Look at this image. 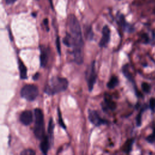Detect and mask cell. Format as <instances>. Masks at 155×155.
<instances>
[{"label":"cell","instance_id":"6da1fadb","mask_svg":"<svg viewBox=\"0 0 155 155\" xmlns=\"http://www.w3.org/2000/svg\"><path fill=\"white\" fill-rule=\"evenodd\" d=\"M68 25L71 36V47L73 48L74 61L77 64L81 65L84 62V41L81 27L78 19L74 15L69 16Z\"/></svg>","mask_w":155,"mask_h":155},{"label":"cell","instance_id":"7a4b0ae2","mask_svg":"<svg viewBox=\"0 0 155 155\" xmlns=\"http://www.w3.org/2000/svg\"><path fill=\"white\" fill-rule=\"evenodd\" d=\"M68 82L64 78H51L45 87L44 92L48 95H53L66 90L68 88Z\"/></svg>","mask_w":155,"mask_h":155},{"label":"cell","instance_id":"3957f363","mask_svg":"<svg viewBox=\"0 0 155 155\" xmlns=\"http://www.w3.org/2000/svg\"><path fill=\"white\" fill-rule=\"evenodd\" d=\"M35 126L33 132L35 137L38 139L42 140L45 136L44 131V115L42 110L39 108L34 110Z\"/></svg>","mask_w":155,"mask_h":155},{"label":"cell","instance_id":"277c9868","mask_svg":"<svg viewBox=\"0 0 155 155\" xmlns=\"http://www.w3.org/2000/svg\"><path fill=\"white\" fill-rule=\"evenodd\" d=\"M21 96L28 101H34L39 94L38 87L33 84L24 85L21 90Z\"/></svg>","mask_w":155,"mask_h":155},{"label":"cell","instance_id":"5b68a950","mask_svg":"<svg viewBox=\"0 0 155 155\" xmlns=\"http://www.w3.org/2000/svg\"><path fill=\"white\" fill-rule=\"evenodd\" d=\"M85 78L87 79L88 90L90 91H91L93 89L94 85L97 79V73L95 68L94 61L92 62L90 65L87 69V71L85 73Z\"/></svg>","mask_w":155,"mask_h":155},{"label":"cell","instance_id":"8992f818","mask_svg":"<svg viewBox=\"0 0 155 155\" xmlns=\"http://www.w3.org/2000/svg\"><path fill=\"white\" fill-rule=\"evenodd\" d=\"M88 119L94 125L98 127L101 125L106 124L107 120L101 118L96 110H89L88 111Z\"/></svg>","mask_w":155,"mask_h":155},{"label":"cell","instance_id":"52a82bcc","mask_svg":"<svg viewBox=\"0 0 155 155\" xmlns=\"http://www.w3.org/2000/svg\"><path fill=\"white\" fill-rule=\"evenodd\" d=\"M102 36L99 42L101 47H106L110 39V30L107 25H105L102 30Z\"/></svg>","mask_w":155,"mask_h":155},{"label":"cell","instance_id":"ba28073f","mask_svg":"<svg viewBox=\"0 0 155 155\" xmlns=\"http://www.w3.org/2000/svg\"><path fill=\"white\" fill-rule=\"evenodd\" d=\"M33 120V113L30 110H25L22 111L19 116L20 122L24 125H30Z\"/></svg>","mask_w":155,"mask_h":155},{"label":"cell","instance_id":"9c48e42d","mask_svg":"<svg viewBox=\"0 0 155 155\" xmlns=\"http://www.w3.org/2000/svg\"><path fill=\"white\" fill-rule=\"evenodd\" d=\"M122 73L124 74V75L125 76V78L130 81L131 82L133 85H134V91H135V93H136V94L137 96H141V93H140L139 92V91L137 90V88H136V84H135V81L134 80V78L133 77V76L131 75V74L130 73L129 70H128V65H125L123 68H122Z\"/></svg>","mask_w":155,"mask_h":155},{"label":"cell","instance_id":"30bf717a","mask_svg":"<svg viewBox=\"0 0 155 155\" xmlns=\"http://www.w3.org/2000/svg\"><path fill=\"white\" fill-rule=\"evenodd\" d=\"M119 22L125 31L132 33L134 31V27L126 21L124 16L122 14L119 16Z\"/></svg>","mask_w":155,"mask_h":155},{"label":"cell","instance_id":"8fae6325","mask_svg":"<svg viewBox=\"0 0 155 155\" xmlns=\"http://www.w3.org/2000/svg\"><path fill=\"white\" fill-rule=\"evenodd\" d=\"M40 51H41V54H40L41 65L42 67H45L48 62L49 50L48 48H45L44 46H41Z\"/></svg>","mask_w":155,"mask_h":155},{"label":"cell","instance_id":"7c38bea8","mask_svg":"<svg viewBox=\"0 0 155 155\" xmlns=\"http://www.w3.org/2000/svg\"><path fill=\"white\" fill-rule=\"evenodd\" d=\"M50 140L48 137V136H45L42 139L41 142L40 143L39 148L42 151V153L44 154H47V152L50 148L51 145Z\"/></svg>","mask_w":155,"mask_h":155},{"label":"cell","instance_id":"4fadbf2b","mask_svg":"<svg viewBox=\"0 0 155 155\" xmlns=\"http://www.w3.org/2000/svg\"><path fill=\"white\" fill-rule=\"evenodd\" d=\"M149 108V106L147 104H144L140 108L139 112L138 113L136 118V125L137 127H140L142 125V114L143 113Z\"/></svg>","mask_w":155,"mask_h":155},{"label":"cell","instance_id":"5bb4252c","mask_svg":"<svg viewBox=\"0 0 155 155\" xmlns=\"http://www.w3.org/2000/svg\"><path fill=\"white\" fill-rule=\"evenodd\" d=\"M18 67L19 70V75L20 78L22 79H27V68L24 64L21 59H18Z\"/></svg>","mask_w":155,"mask_h":155},{"label":"cell","instance_id":"9a60e30c","mask_svg":"<svg viewBox=\"0 0 155 155\" xmlns=\"http://www.w3.org/2000/svg\"><path fill=\"white\" fill-rule=\"evenodd\" d=\"M54 122L53 120L51 118H50L49 122H48V137L50 140L51 143H53V130H54Z\"/></svg>","mask_w":155,"mask_h":155},{"label":"cell","instance_id":"2e32d148","mask_svg":"<svg viewBox=\"0 0 155 155\" xmlns=\"http://www.w3.org/2000/svg\"><path fill=\"white\" fill-rule=\"evenodd\" d=\"M134 142V138H131L128 139L125 143L124 145V151L125 153H130L131 150H132V148H133V145Z\"/></svg>","mask_w":155,"mask_h":155},{"label":"cell","instance_id":"e0dca14e","mask_svg":"<svg viewBox=\"0 0 155 155\" xmlns=\"http://www.w3.org/2000/svg\"><path fill=\"white\" fill-rule=\"evenodd\" d=\"M118 84H119V80L117 77L116 76H113L110 78L108 82L107 83V86L108 88L112 89V88H114L115 87H116L118 85Z\"/></svg>","mask_w":155,"mask_h":155},{"label":"cell","instance_id":"ac0fdd59","mask_svg":"<svg viewBox=\"0 0 155 155\" xmlns=\"http://www.w3.org/2000/svg\"><path fill=\"white\" fill-rule=\"evenodd\" d=\"M145 140L151 144L155 142V125L153 127L152 133L146 137Z\"/></svg>","mask_w":155,"mask_h":155},{"label":"cell","instance_id":"d6986e66","mask_svg":"<svg viewBox=\"0 0 155 155\" xmlns=\"http://www.w3.org/2000/svg\"><path fill=\"white\" fill-rule=\"evenodd\" d=\"M141 88H142V90L143 92H144L145 93H147V94L150 93L151 90V85L150 84H148V82H142Z\"/></svg>","mask_w":155,"mask_h":155},{"label":"cell","instance_id":"ffe728a7","mask_svg":"<svg viewBox=\"0 0 155 155\" xmlns=\"http://www.w3.org/2000/svg\"><path fill=\"white\" fill-rule=\"evenodd\" d=\"M105 104H106V105H107V108L110 110H113L116 107V104L113 101H112L111 99H105Z\"/></svg>","mask_w":155,"mask_h":155},{"label":"cell","instance_id":"44dd1931","mask_svg":"<svg viewBox=\"0 0 155 155\" xmlns=\"http://www.w3.org/2000/svg\"><path fill=\"white\" fill-rule=\"evenodd\" d=\"M149 108L153 113H155V97H151L149 100Z\"/></svg>","mask_w":155,"mask_h":155},{"label":"cell","instance_id":"7402d4cb","mask_svg":"<svg viewBox=\"0 0 155 155\" xmlns=\"http://www.w3.org/2000/svg\"><path fill=\"white\" fill-rule=\"evenodd\" d=\"M21 155H35L36 154V152L32 149H27L22 151L21 153Z\"/></svg>","mask_w":155,"mask_h":155},{"label":"cell","instance_id":"603a6c76","mask_svg":"<svg viewBox=\"0 0 155 155\" xmlns=\"http://www.w3.org/2000/svg\"><path fill=\"white\" fill-rule=\"evenodd\" d=\"M58 117H59V119H58V122H59V125H61V127L62 128L65 129L66 127H65V124H64V121H63V119H62V117H61V112H60L59 110H58Z\"/></svg>","mask_w":155,"mask_h":155},{"label":"cell","instance_id":"cb8c5ba5","mask_svg":"<svg viewBox=\"0 0 155 155\" xmlns=\"http://www.w3.org/2000/svg\"><path fill=\"white\" fill-rule=\"evenodd\" d=\"M142 39H143V43L147 44H149L151 42L150 41V39L149 38V36L147 34V33H143L142 35Z\"/></svg>","mask_w":155,"mask_h":155},{"label":"cell","instance_id":"d4e9b609","mask_svg":"<svg viewBox=\"0 0 155 155\" xmlns=\"http://www.w3.org/2000/svg\"><path fill=\"white\" fill-rule=\"evenodd\" d=\"M56 43V47H57L58 51L59 54H61V47H60V42H59V37L57 38Z\"/></svg>","mask_w":155,"mask_h":155},{"label":"cell","instance_id":"484cf974","mask_svg":"<svg viewBox=\"0 0 155 155\" xmlns=\"http://www.w3.org/2000/svg\"><path fill=\"white\" fill-rule=\"evenodd\" d=\"M16 1H17V0H4L5 4H7V5L13 4H14Z\"/></svg>","mask_w":155,"mask_h":155},{"label":"cell","instance_id":"4316f807","mask_svg":"<svg viewBox=\"0 0 155 155\" xmlns=\"http://www.w3.org/2000/svg\"><path fill=\"white\" fill-rule=\"evenodd\" d=\"M43 22H44V24L47 27V28L48 30H49V29H48V27H47V26H48V19H47V18H45V19H44Z\"/></svg>","mask_w":155,"mask_h":155},{"label":"cell","instance_id":"83f0119b","mask_svg":"<svg viewBox=\"0 0 155 155\" xmlns=\"http://www.w3.org/2000/svg\"><path fill=\"white\" fill-rule=\"evenodd\" d=\"M38 78H39V73H36L33 76V79L34 80H37Z\"/></svg>","mask_w":155,"mask_h":155},{"label":"cell","instance_id":"f1b7e54d","mask_svg":"<svg viewBox=\"0 0 155 155\" xmlns=\"http://www.w3.org/2000/svg\"><path fill=\"white\" fill-rule=\"evenodd\" d=\"M49 1H50V3L51 5L52 6V5H53V4H52V1H51V0H49Z\"/></svg>","mask_w":155,"mask_h":155}]
</instances>
